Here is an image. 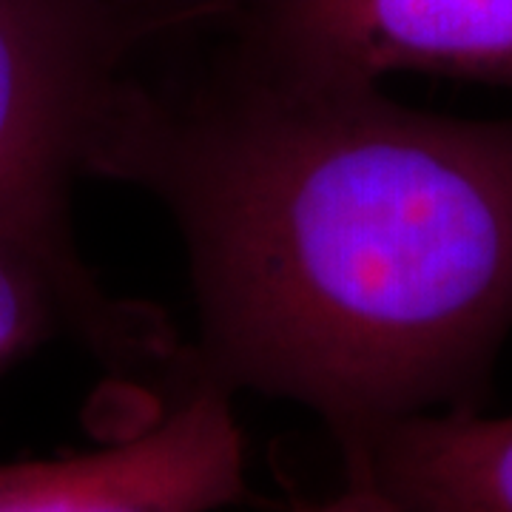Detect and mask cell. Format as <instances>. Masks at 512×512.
Masks as SVG:
<instances>
[{"instance_id":"7a4b0ae2","label":"cell","mask_w":512,"mask_h":512,"mask_svg":"<svg viewBox=\"0 0 512 512\" xmlns=\"http://www.w3.org/2000/svg\"><path fill=\"white\" fill-rule=\"evenodd\" d=\"M154 46L100 0H0V228L80 259L69 225Z\"/></svg>"},{"instance_id":"5b68a950","label":"cell","mask_w":512,"mask_h":512,"mask_svg":"<svg viewBox=\"0 0 512 512\" xmlns=\"http://www.w3.org/2000/svg\"><path fill=\"white\" fill-rule=\"evenodd\" d=\"M60 333L117 367L183 362L160 311L109 296L83 259H63L0 228V376Z\"/></svg>"},{"instance_id":"52a82bcc","label":"cell","mask_w":512,"mask_h":512,"mask_svg":"<svg viewBox=\"0 0 512 512\" xmlns=\"http://www.w3.org/2000/svg\"><path fill=\"white\" fill-rule=\"evenodd\" d=\"M157 49L185 37L217 32L234 0H100Z\"/></svg>"},{"instance_id":"6da1fadb","label":"cell","mask_w":512,"mask_h":512,"mask_svg":"<svg viewBox=\"0 0 512 512\" xmlns=\"http://www.w3.org/2000/svg\"><path fill=\"white\" fill-rule=\"evenodd\" d=\"M94 177L180 231L183 376L302 404L336 441L478 410L512 330V117L265 72L220 46L131 83Z\"/></svg>"},{"instance_id":"3957f363","label":"cell","mask_w":512,"mask_h":512,"mask_svg":"<svg viewBox=\"0 0 512 512\" xmlns=\"http://www.w3.org/2000/svg\"><path fill=\"white\" fill-rule=\"evenodd\" d=\"M217 35L265 72L376 86L421 72L512 92V0H234Z\"/></svg>"},{"instance_id":"ba28073f","label":"cell","mask_w":512,"mask_h":512,"mask_svg":"<svg viewBox=\"0 0 512 512\" xmlns=\"http://www.w3.org/2000/svg\"><path fill=\"white\" fill-rule=\"evenodd\" d=\"M345 473H348V481L339 493L330 495L325 501H316L302 512H421L382 490L379 484H373L362 473H350V470Z\"/></svg>"},{"instance_id":"8992f818","label":"cell","mask_w":512,"mask_h":512,"mask_svg":"<svg viewBox=\"0 0 512 512\" xmlns=\"http://www.w3.org/2000/svg\"><path fill=\"white\" fill-rule=\"evenodd\" d=\"M339 447L345 470L421 512H512V416L419 413Z\"/></svg>"},{"instance_id":"277c9868","label":"cell","mask_w":512,"mask_h":512,"mask_svg":"<svg viewBox=\"0 0 512 512\" xmlns=\"http://www.w3.org/2000/svg\"><path fill=\"white\" fill-rule=\"evenodd\" d=\"M245 495L231 393L194 376H183L160 419L120 444L0 464V512H220Z\"/></svg>"}]
</instances>
